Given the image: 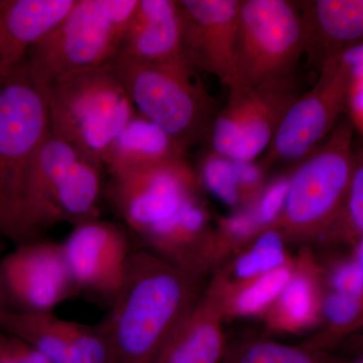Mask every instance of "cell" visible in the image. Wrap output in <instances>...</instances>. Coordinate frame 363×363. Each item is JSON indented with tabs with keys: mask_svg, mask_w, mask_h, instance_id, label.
Instances as JSON below:
<instances>
[{
	"mask_svg": "<svg viewBox=\"0 0 363 363\" xmlns=\"http://www.w3.org/2000/svg\"><path fill=\"white\" fill-rule=\"evenodd\" d=\"M281 304L291 319L304 321L313 309L312 289L303 278L290 279L281 292Z\"/></svg>",
	"mask_w": 363,
	"mask_h": 363,
	"instance_id": "83f0119b",
	"label": "cell"
},
{
	"mask_svg": "<svg viewBox=\"0 0 363 363\" xmlns=\"http://www.w3.org/2000/svg\"><path fill=\"white\" fill-rule=\"evenodd\" d=\"M352 119L344 116L289 180L284 217L290 225L334 223L345 202L354 168Z\"/></svg>",
	"mask_w": 363,
	"mask_h": 363,
	"instance_id": "ba28073f",
	"label": "cell"
},
{
	"mask_svg": "<svg viewBox=\"0 0 363 363\" xmlns=\"http://www.w3.org/2000/svg\"><path fill=\"white\" fill-rule=\"evenodd\" d=\"M201 178L206 187L227 205L238 204L241 186L236 162L211 152L204 157Z\"/></svg>",
	"mask_w": 363,
	"mask_h": 363,
	"instance_id": "603a6c76",
	"label": "cell"
},
{
	"mask_svg": "<svg viewBox=\"0 0 363 363\" xmlns=\"http://www.w3.org/2000/svg\"><path fill=\"white\" fill-rule=\"evenodd\" d=\"M288 186L289 181H279L267 191L259 204L257 221L262 224L271 223L279 216L285 204Z\"/></svg>",
	"mask_w": 363,
	"mask_h": 363,
	"instance_id": "f546056e",
	"label": "cell"
},
{
	"mask_svg": "<svg viewBox=\"0 0 363 363\" xmlns=\"http://www.w3.org/2000/svg\"><path fill=\"white\" fill-rule=\"evenodd\" d=\"M116 58L155 64L186 60L175 0H138Z\"/></svg>",
	"mask_w": 363,
	"mask_h": 363,
	"instance_id": "ac0fdd59",
	"label": "cell"
},
{
	"mask_svg": "<svg viewBox=\"0 0 363 363\" xmlns=\"http://www.w3.org/2000/svg\"><path fill=\"white\" fill-rule=\"evenodd\" d=\"M13 350L18 363H52L39 351L33 350L28 344L21 342L18 339L11 337Z\"/></svg>",
	"mask_w": 363,
	"mask_h": 363,
	"instance_id": "4dcf8cb0",
	"label": "cell"
},
{
	"mask_svg": "<svg viewBox=\"0 0 363 363\" xmlns=\"http://www.w3.org/2000/svg\"><path fill=\"white\" fill-rule=\"evenodd\" d=\"M49 131L48 89L23 64L0 80V234L18 245L28 242V179Z\"/></svg>",
	"mask_w": 363,
	"mask_h": 363,
	"instance_id": "7a4b0ae2",
	"label": "cell"
},
{
	"mask_svg": "<svg viewBox=\"0 0 363 363\" xmlns=\"http://www.w3.org/2000/svg\"><path fill=\"white\" fill-rule=\"evenodd\" d=\"M50 131L105 164L114 140L138 114L111 63L76 72L48 89Z\"/></svg>",
	"mask_w": 363,
	"mask_h": 363,
	"instance_id": "277c9868",
	"label": "cell"
},
{
	"mask_svg": "<svg viewBox=\"0 0 363 363\" xmlns=\"http://www.w3.org/2000/svg\"><path fill=\"white\" fill-rule=\"evenodd\" d=\"M285 262V252L281 234L276 230L262 234L255 247L236 264L240 278L247 279L279 269Z\"/></svg>",
	"mask_w": 363,
	"mask_h": 363,
	"instance_id": "7402d4cb",
	"label": "cell"
},
{
	"mask_svg": "<svg viewBox=\"0 0 363 363\" xmlns=\"http://www.w3.org/2000/svg\"><path fill=\"white\" fill-rule=\"evenodd\" d=\"M354 69L347 52L320 69L315 84L286 111L267 147V166L294 162L311 155L326 140L350 105Z\"/></svg>",
	"mask_w": 363,
	"mask_h": 363,
	"instance_id": "9c48e42d",
	"label": "cell"
},
{
	"mask_svg": "<svg viewBox=\"0 0 363 363\" xmlns=\"http://www.w3.org/2000/svg\"><path fill=\"white\" fill-rule=\"evenodd\" d=\"M295 76L255 86L229 88L210 140L212 152L236 162H252L264 152L297 98Z\"/></svg>",
	"mask_w": 363,
	"mask_h": 363,
	"instance_id": "30bf717a",
	"label": "cell"
},
{
	"mask_svg": "<svg viewBox=\"0 0 363 363\" xmlns=\"http://www.w3.org/2000/svg\"><path fill=\"white\" fill-rule=\"evenodd\" d=\"M104 164L49 131L33 161L26 199V240L61 223L100 218Z\"/></svg>",
	"mask_w": 363,
	"mask_h": 363,
	"instance_id": "3957f363",
	"label": "cell"
},
{
	"mask_svg": "<svg viewBox=\"0 0 363 363\" xmlns=\"http://www.w3.org/2000/svg\"><path fill=\"white\" fill-rule=\"evenodd\" d=\"M190 279L184 269L156 255L131 253L123 285L96 325L108 363H156L189 315Z\"/></svg>",
	"mask_w": 363,
	"mask_h": 363,
	"instance_id": "6da1fadb",
	"label": "cell"
},
{
	"mask_svg": "<svg viewBox=\"0 0 363 363\" xmlns=\"http://www.w3.org/2000/svg\"><path fill=\"white\" fill-rule=\"evenodd\" d=\"M138 0H76L64 21L33 45L25 66L49 89L76 73L116 58Z\"/></svg>",
	"mask_w": 363,
	"mask_h": 363,
	"instance_id": "5b68a950",
	"label": "cell"
},
{
	"mask_svg": "<svg viewBox=\"0 0 363 363\" xmlns=\"http://www.w3.org/2000/svg\"><path fill=\"white\" fill-rule=\"evenodd\" d=\"M241 0H181L182 49L194 70L238 86L235 44Z\"/></svg>",
	"mask_w": 363,
	"mask_h": 363,
	"instance_id": "4fadbf2b",
	"label": "cell"
},
{
	"mask_svg": "<svg viewBox=\"0 0 363 363\" xmlns=\"http://www.w3.org/2000/svg\"><path fill=\"white\" fill-rule=\"evenodd\" d=\"M227 227L236 236H247L253 230L255 219L247 215H238L227 222Z\"/></svg>",
	"mask_w": 363,
	"mask_h": 363,
	"instance_id": "1f68e13d",
	"label": "cell"
},
{
	"mask_svg": "<svg viewBox=\"0 0 363 363\" xmlns=\"http://www.w3.org/2000/svg\"><path fill=\"white\" fill-rule=\"evenodd\" d=\"M290 278V272L285 267L262 274L253 285L240 294L238 298V310L241 313L259 311L283 292Z\"/></svg>",
	"mask_w": 363,
	"mask_h": 363,
	"instance_id": "484cf974",
	"label": "cell"
},
{
	"mask_svg": "<svg viewBox=\"0 0 363 363\" xmlns=\"http://www.w3.org/2000/svg\"><path fill=\"white\" fill-rule=\"evenodd\" d=\"M357 262L359 264L360 269L363 272V236L359 238V242H358L357 250Z\"/></svg>",
	"mask_w": 363,
	"mask_h": 363,
	"instance_id": "836d02e7",
	"label": "cell"
},
{
	"mask_svg": "<svg viewBox=\"0 0 363 363\" xmlns=\"http://www.w3.org/2000/svg\"><path fill=\"white\" fill-rule=\"evenodd\" d=\"M0 4H1V0H0Z\"/></svg>",
	"mask_w": 363,
	"mask_h": 363,
	"instance_id": "e575fe53",
	"label": "cell"
},
{
	"mask_svg": "<svg viewBox=\"0 0 363 363\" xmlns=\"http://www.w3.org/2000/svg\"><path fill=\"white\" fill-rule=\"evenodd\" d=\"M310 66L320 69L330 59L363 45V0L296 1Z\"/></svg>",
	"mask_w": 363,
	"mask_h": 363,
	"instance_id": "2e32d148",
	"label": "cell"
},
{
	"mask_svg": "<svg viewBox=\"0 0 363 363\" xmlns=\"http://www.w3.org/2000/svg\"><path fill=\"white\" fill-rule=\"evenodd\" d=\"M205 224L206 213L192 200L173 216L152 227L142 238L154 247L176 252L195 241L202 233Z\"/></svg>",
	"mask_w": 363,
	"mask_h": 363,
	"instance_id": "44dd1931",
	"label": "cell"
},
{
	"mask_svg": "<svg viewBox=\"0 0 363 363\" xmlns=\"http://www.w3.org/2000/svg\"><path fill=\"white\" fill-rule=\"evenodd\" d=\"M62 247L78 289L109 300L116 296L133 253L124 231L111 222L93 219L74 226Z\"/></svg>",
	"mask_w": 363,
	"mask_h": 363,
	"instance_id": "5bb4252c",
	"label": "cell"
},
{
	"mask_svg": "<svg viewBox=\"0 0 363 363\" xmlns=\"http://www.w3.org/2000/svg\"><path fill=\"white\" fill-rule=\"evenodd\" d=\"M334 292L363 298V272L357 260L344 262L332 274Z\"/></svg>",
	"mask_w": 363,
	"mask_h": 363,
	"instance_id": "f1b7e54d",
	"label": "cell"
},
{
	"mask_svg": "<svg viewBox=\"0 0 363 363\" xmlns=\"http://www.w3.org/2000/svg\"><path fill=\"white\" fill-rule=\"evenodd\" d=\"M76 0H1L0 80L25 64L30 49L70 13Z\"/></svg>",
	"mask_w": 363,
	"mask_h": 363,
	"instance_id": "e0dca14e",
	"label": "cell"
},
{
	"mask_svg": "<svg viewBox=\"0 0 363 363\" xmlns=\"http://www.w3.org/2000/svg\"><path fill=\"white\" fill-rule=\"evenodd\" d=\"M324 313L332 326L344 331L363 319V298L333 292L325 301Z\"/></svg>",
	"mask_w": 363,
	"mask_h": 363,
	"instance_id": "4316f807",
	"label": "cell"
},
{
	"mask_svg": "<svg viewBox=\"0 0 363 363\" xmlns=\"http://www.w3.org/2000/svg\"><path fill=\"white\" fill-rule=\"evenodd\" d=\"M111 64L138 113L185 152L210 135L218 111L213 98L193 77L195 70L187 60L143 64L114 58Z\"/></svg>",
	"mask_w": 363,
	"mask_h": 363,
	"instance_id": "8992f818",
	"label": "cell"
},
{
	"mask_svg": "<svg viewBox=\"0 0 363 363\" xmlns=\"http://www.w3.org/2000/svg\"><path fill=\"white\" fill-rule=\"evenodd\" d=\"M304 52L297 2L241 0L235 44L238 85L292 77Z\"/></svg>",
	"mask_w": 363,
	"mask_h": 363,
	"instance_id": "52a82bcc",
	"label": "cell"
},
{
	"mask_svg": "<svg viewBox=\"0 0 363 363\" xmlns=\"http://www.w3.org/2000/svg\"><path fill=\"white\" fill-rule=\"evenodd\" d=\"M0 363H18L11 337L2 331H0Z\"/></svg>",
	"mask_w": 363,
	"mask_h": 363,
	"instance_id": "d6a6232c",
	"label": "cell"
},
{
	"mask_svg": "<svg viewBox=\"0 0 363 363\" xmlns=\"http://www.w3.org/2000/svg\"><path fill=\"white\" fill-rule=\"evenodd\" d=\"M185 154L166 131L138 113L114 140L104 167L111 175L181 159L185 157Z\"/></svg>",
	"mask_w": 363,
	"mask_h": 363,
	"instance_id": "d6986e66",
	"label": "cell"
},
{
	"mask_svg": "<svg viewBox=\"0 0 363 363\" xmlns=\"http://www.w3.org/2000/svg\"><path fill=\"white\" fill-rule=\"evenodd\" d=\"M0 331L28 344L52 363H108L96 326L70 321L54 312L0 310Z\"/></svg>",
	"mask_w": 363,
	"mask_h": 363,
	"instance_id": "9a60e30c",
	"label": "cell"
},
{
	"mask_svg": "<svg viewBox=\"0 0 363 363\" xmlns=\"http://www.w3.org/2000/svg\"><path fill=\"white\" fill-rule=\"evenodd\" d=\"M229 363H343L320 357L291 346L274 342L250 344L236 353Z\"/></svg>",
	"mask_w": 363,
	"mask_h": 363,
	"instance_id": "cb8c5ba5",
	"label": "cell"
},
{
	"mask_svg": "<svg viewBox=\"0 0 363 363\" xmlns=\"http://www.w3.org/2000/svg\"><path fill=\"white\" fill-rule=\"evenodd\" d=\"M199 311L187 316L162 350L156 363H219L223 353L220 330Z\"/></svg>",
	"mask_w": 363,
	"mask_h": 363,
	"instance_id": "ffe728a7",
	"label": "cell"
},
{
	"mask_svg": "<svg viewBox=\"0 0 363 363\" xmlns=\"http://www.w3.org/2000/svg\"><path fill=\"white\" fill-rule=\"evenodd\" d=\"M0 286L28 312H52L78 289L62 245L43 240L21 243L2 259Z\"/></svg>",
	"mask_w": 363,
	"mask_h": 363,
	"instance_id": "7c38bea8",
	"label": "cell"
},
{
	"mask_svg": "<svg viewBox=\"0 0 363 363\" xmlns=\"http://www.w3.org/2000/svg\"><path fill=\"white\" fill-rule=\"evenodd\" d=\"M196 176L185 157L111 174L109 194L119 216L143 236L192 201Z\"/></svg>",
	"mask_w": 363,
	"mask_h": 363,
	"instance_id": "8fae6325",
	"label": "cell"
},
{
	"mask_svg": "<svg viewBox=\"0 0 363 363\" xmlns=\"http://www.w3.org/2000/svg\"><path fill=\"white\" fill-rule=\"evenodd\" d=\"M334 223L363 236V140L354 143V168L340 214Z\"/></svg>",
	"mask_w": 363,
	"mask_h": 363,
	"instance_id": "d4e9b609",
	"label": "cell"
}]
</instances>
